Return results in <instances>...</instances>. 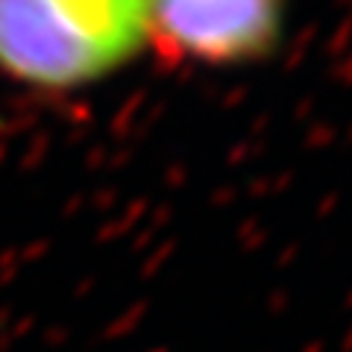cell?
<instances>
[{
    "label": "cell",
    "mask_w": 352,
    "mask_h": 352,
    "mask_svg": "<svg viewBox=\"0 0 352 352\" xmlns=\"http://www.w3.org/2000/svg\"><path fill=\"white\" fill-rule=\"evenodd\" d=\"M144 47V0H0V71L30 88L94 85Z\"/></svg>",
    "instance_id": "6da1fadb"
},
{
    "label": "cell",
    "mask_w": 352,
    "mask_h": 352,
    "mask_svg": "<svg viewBox=\"0 0 352 352\" xmlns=\"http://www.w3.org/2000/svg\"><path fill=\"white\" fill-rule=\"evenodd\" d=\"M147 47L168 65L244 68L276 53L285 0H144Z\"/></svg>",
    "instance_id": "7a4b0ae2"
}]
</instances>
